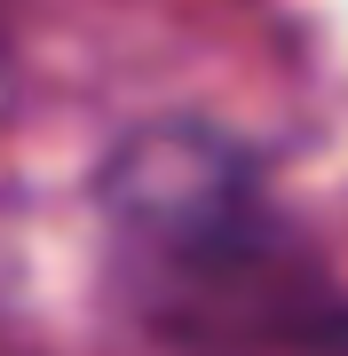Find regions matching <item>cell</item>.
Listing matches in <instances>:
<instances>
[{"instance_id": "cell-1", "label": "cell", "mask_w": 348, "mask_h": 356, "mask_svg": "<svg viewBox=\"0 0 348 356\" xmlns=\"http://www.w3.org/2000/svg\"><path fill=\"white\" fill-rule=\"evenodd\" d=\"M111 206L158 245L214 254L254 222V166L206 127H142L111 159Z\"/></svg>"}, {"instance_id": "cell-2", "label": "cell", "mask_w": 348, "mask_h": 356, "mask_svg": "<svg viewBox=\"0 0 348 356\" xmlns=\"http://www.w3.org/2000/svg\"><path fill=\"white\" fill-rule=\"evenodd\" d=\"M0 111H8V56H0Z\"/></svg>"}]
</instances>
